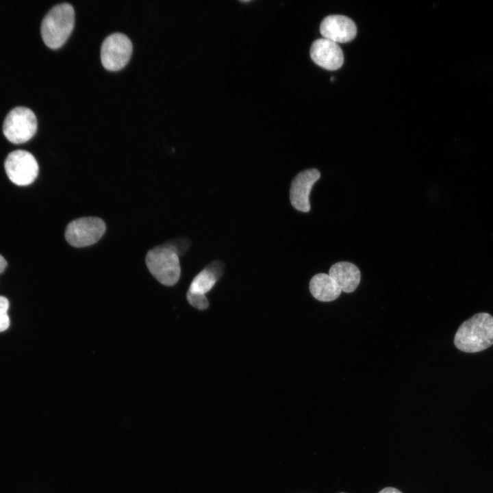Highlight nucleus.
<instances>
[{
	"mask_svg": "<svg viewBox=\"0 0 493 493\" xmlns=\"http://www.w3.org/2000/svg\"><path fill=\"white\" fill-rule=\"evenodd\" d=\"M455 346L466 353H476L493 344V316L478 313L464 322L454 338Z\"/></svg>",
	"mask_w": 493,
	"mask_h": 493,
	"instance_id": "obj_1",
	"label": "nucleus"
},
{
	"mask_svg": "<svg viewBox=\"0 0 493 493\" xmlns=\"http://www.w3.org/2000/svg\"><path fill=\"white\" fill-rule=\"evenodd\" d=\"M175 242L165 244L149 250L145 258L151 275L162 284L172 286L180 278L179 255L185 251Z\"/></svg>",
	"mask_w": 493,
	"mask_h": 493,
	"instance_id": "obj_2",
	"label": "nucleus"
},
{
	"mask_svg": "<svg viewBox=\"0 0 493 493\" xmlns=\"http://www.w3.org/2000/svg\"><path fill=\"white\" fill-rule=\"evenodd\" d=\"M75 23L73 6L64 3L53 6L45 16L40 32L45 44L51 49L62 47L71 35Z\"/></svg>",
	"mask_w": 493,
	"mask_h": 493,
	"instance_id": "obj_3",
	"label": "nucleus"
},
{
	"mask_svg": "<svg viewBox=\"0 0 493 493\" xmlns=\"http://www.w3.org/2000/svg\"><path fill=\"white\" fill-rule=\"evenodd\" d=\"M37 130V119L34 113L25 107L11 110L5 118L3 133L12 143L21 144L30 140Z\"/></svg>",
	"mask_w": 493,
	"mask_h": 493,
	"instance_id": "obj_4",
	"label": "nucleus"
},
{
	"mask_svg": "<svg viewBox=\"0 0 493 493\" xmlns=\"http://www.w3.org/2000/svg\"><path fill=\"white\" fill-rule=\"evenodd\" d=\"M105 224L98 217H82L71 221L65 230V238L74 247H85L96 243L105 231Z\"/></svg>",
	"mask_w": 493,
	"mask_h": 493,
	"instance_id": "obj_5",
	"label": "nucleus"
},
{
	"mask_svg": "<svg viewBox=\"0 0 493 493\" xmlns=\"http://www.w3.org/2000/svg\"><path fill=\"white\" fill-rule=\"evenodd\" d=\"M9 179L17 186H27L34 182L38 174V164L29 152L16 150L10 153L4 162Z\"/></svg>",
	"mask_w": 493,
	"mask_h": 493,
	"instance_id": "obj_6",
	"label": "nucleus"
},
{
	"mask_svg": "<svg viewBox=\"0 0 493 493\" xmlns=\"http://www.w3.org/2000/svg\"><path fill=\"white\" fill-rule=\"evenodd\" d=\"M132 53L129 38L121 33L108 36L101 48V60L103 67L109 71H118L129 62Z\"/></svg>",
	"mask_w": 493,
	"mask_h": 493,
	"instance_id": "obj_7",
	"label": "nucleus"
},
{
	"mask_svg": "<svg viewBox=\"0 0 493 493\" xmlns=\"http://www.w3.org/2000/svg\"><path fill=\"white\" fill-rule=\"evenodd\" d=\"M320 177V173L316 168L304 170L294 177L290 188V200L294 209L302 212H309V194Z\"/></svg>",
	"mask_w": 493,
	"mask_h": 493,
	"instance_id": "obj_8",
	"label": "nucleus"
},
{
	"mask_svg": "<svg viewBox=\"0 0 493 493\" xmlns=\"http://www.w3.org/2000/svg\"><path fill=\"white\" fill-rule=\"evenodd\" d=\"M320 32L324 38L336 43H345L353 40L357 34L354 21L343 15H330L320 25Z\"/></svg>",
	"mask_w": 493,
	"mask_h": 493,
	"instance_id": "obj_9",
	"label": "nucleus"
},
{
	"mask_svg": "<svg viewBox=\"0 0 493 493\" xmlns=\"http://www.w3.org/2000/svg\"><path fill=\"white\" fill-rule=\"evenodd\" d=\"M310 57L316 64L329 71L340 68L344 62L343 52L338 44L324 38L312 44Z\"/></svg>",
	"mask_w": 493,
	"mask_h": 493,
	"instance_id": "obj_10",
	"label": "nucleus"
},
{
	"mask_svg": "<svg viewBox=\"0 0 493 493\" xmlns=\"http://www.w3.org/2000/svg\"><path fill=\"white\" fill-rule=\"evenodd\" d=\"M329 275L341 290L346 293L353 292L361 279L359 269L349 262H340L333 264L329 268Z\"/></svg>",
	"mask_w": 493,
	"mask_h": 493,
	"instance_id": "obj_11",
	"label": "nucleus"
},
{
	"mask_svg": "<svg viewBox=\"0 0 493 493\" xmlns=\"http://www.w3.org/2000/svg\"><path fill=\"white\" fill-rule=\"evenodd\" d=\"M224 264L214 261L199 273L192 281L188 292L205 295L214 287L223 273Z\"/></svg>",
	"mask_w": 493,
	"mask_h": 493,
	"instance_id": "obj_12",
	"label": "nucleus"
},
{
	"mask_svg": "<svg viewBox=\"0 0 493 493\" xmlns=\"http://www.w3.org/2000/svg\"><path fill=\"white\" fill-rule=\"evenodd\" d=\"M309 291L316 299L324 302L337 299L342 292L334 280L325 273L316 274L312 278Z\"/></svg>",
	"mask_w": 493,
	"mask_h": 493,
	"instance_id": "obj_13",
	"label": "nucleus"
},
{
	"mask_svg": "<svg viewBox=\"0 0 493 493\" xmlns=\"http://www.w3.org/2000/svg\"><path fill=\"white\" fill-rule=\"evenodd\" d=\"M8 300L5 296H0V332L6 330L10 325V318L8 315Z\"/></svg>",
	"mask_w": 493,
	"mask_h": 493,
	"instance_id": "obj_14",
	"label": "nucleus"
},
{
	"mask_svg": "<svg viewBox=\"0 0 493 493\" xmlns=\"http://www.w3.org/2000/svg\"><path fill=\"white\" fill-rule=\"evenodd\" d=\"M186 296L188 303L196 309L204 310L208 307L209 302L205 295L187 292Z\"/></svg>",
	"mask_w": 493,
	"mask_h": 493,
	"instance_id": "obj_15",
	"label": "nucleus"
},
{
	"mask_svg": "<svg viewBox=\"0 0 493 493\" xmlns=\"http://www.w3.org/2000/svg\"><path fill=\"white\" fill-rule=\"evenodd\" d=\"M379 493H402L398 489L388 487L381 490Z\"/></svg>",
	"mask_w": 493,
	"mask_h": 493,
	"instance_id": "obj_16",
	"label": "nucleus"
},
{
	"mask_svg": "<svg viewBox=\"0 0 493 493\" xmlns=\"http://www.w3.org/2000/svg\"><path fill=\"white\" fill-rule=\"evenodd\" d=\"M7 266V262L4 257L0 255V273H3Z\"/></svg>",
	"mask_w": 493,
	"mask_h": 493,
	"instance_id": "obj_17",
	"label": "nucleus"
},
{
	"mask_svg": "<svg viewBox=\"0 0 493 493\" xmlns=\"http://www.w3.org/2000/svg\"><path fill=\"white\" fill-rule=\"evenodd\" d=\"M341 493H343V492H341Z\"/></svg>",
	"mask_w": 493,
	"mask_h": 493,
	"instance_id": "obj_18",
	"label": "nucleus"
}]
</instances>
